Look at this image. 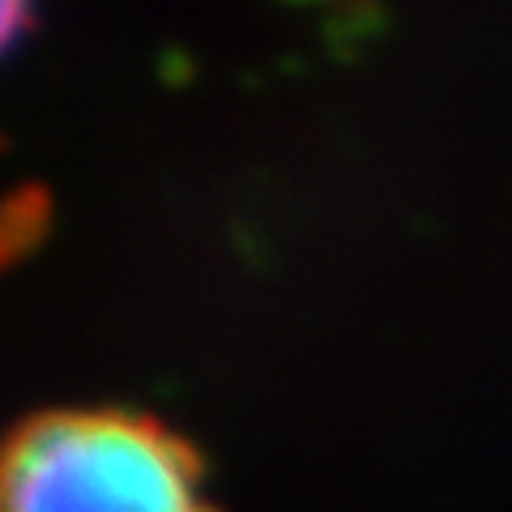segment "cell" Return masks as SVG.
<instances>
[{
    "mask_svg": "<svg viewBox=\"0 0 512 512\" xmlns=\"http://www.w3.org/2000/svg\"><path fill=\"white\" fill-rule=\"evenodd\" d=\"M0 512H214L201 461L128 410H52L5 448Z\"/></svg>",
    "mask_w": 512,
    "mask_h": 512,
    "instance_id": "cell-1",
    "label": "cell"
},
{
    "mask_svg": "<svg viewBox=\"0 0 512 512\" xmlns=\"http://www.w3.org/2000/svg\"><path fill=\"white\" fill-rule=\"evenodd\" d=\"M18 9H22V0H5V30L9 35L18 30Z\"/></svg>",
    "mask_w": 512,
    "mask_h": 512,
    "instance_id": "cell-2",
    "label": "cell"
}]
</instances>
